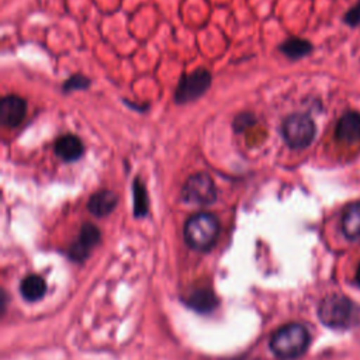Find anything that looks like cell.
<instances>
[{
    "instance_id": "2e32d148",
    "label": "cell",
    "mask_w": 360,
    "mask_h": 360,
    "mask_svg": "<svg viewBox=\"0 0 360 360\" xmlns=\"http://www.w3.org/2000/svg\"><path fill=\"white\" fill-rule=\"evenodd\" d=\"M215 295L210 290H197L190 294L188 305L193 307L195 311L208 312L215 307Z\"/></svg>"
},
{
    "instance_id": "6da1fadb",
    "label": "cell",
    "mask_w": 360,
    "mask_h": 360,
    "mask_svg": "<svg viewBox=\"0 0 360 360\" xmlns=\"http://www.w3.org/2000/svg\"><path fill=\"white\" fill-rule=\"evenodd\" d=\"M309 345V332L301 323H287L270 338V349L276 357L291 360L300 357Z\"/></svg>"
},
{
    "instance_id": "ba28073f",
    "label": "cell",
    "mask_w": 360,
    "mask_h": 360,
    "mask_svg": "<svg viewBox=\"0 0 360 360\" xmlns=\"http://www.w3.org/2000/svg\"><path fill=\"white\" fill-rule=\"evenodd\" d=\"M100 240V231L93 224H83L79 232V238L72 243L69 256L73 260H84L89 256L90 249Z\"/></svg>"
},
{
    "instance_id": "9a60e30c",
    "label": "cell",
    "mask_w": 360,
    "mask_h": 360,
    "mask_svg": "<svg viewBox=\"0 0 360 360\" xmlns=\"http://www.w3.org/2000/svg\"><path fill=\"white\" fill-rule=\"evenodd\" d=\"M132 195H134V215L136 218H142L148 214V193L145 184L141 181L139 177L134 180L132 184Z\"/></svg>"
},
{
    "instance_id": "277c9868",
    "label": "cell",
    "mask_w": 360,
    "mask_h": 360,
    "mask_svg": "<svg viewBox=\"0 0 360 360\" xmlns=\"http://www.w3.org/2000/svg\"><path fill=\"white\" fill-rule=\"evenodd\" d=\"M281 135L291 149H305L315 136V124L307 114H291L281 124Z\"/></svg>"
},
{
    "instance_id": "8fae6325",
    "label": "cell",
    "mask_w": 360,
    "mask_h": 360,
    "mask_svg": "<svg viewBox=\"0 0 360 360\" xmlns=\"http://www.w3.org/2000/svg\"><path fill=\"white\" fill-rule=\"evenodd\" d=\"M117 202L118 197L115 193H112L111 190H100L90 197L87 202V210L94 217H105L115 208Z\"/></svg>"
},
{
    "instance_id": "e0dca14e",
    "label": "cell",
    "mask_w": 360,
    "mask_h": 360,
    "mask_svg": "<svg viewBox=\"0 0 360 360\" xmlns=\"http://www.w3.org/2000/svg\"><path fill=\"white\" fill-rule=\"evenodd\" d=\"M90 86V80L83 75H73L63 83V91L84 90Z\"/></svg>"
},
{
    "instance_id": "5bb4252c",
    "label": "cell",
    "mask_w": 360,
    "mask_h": 360,
    "mask_svg": "<svg viewBox=\"0 0 360 360\" xmlns=\"http://www.w3.org/2000/svg\"><path fill=\"white\" fill-rule=\"evenodd\" d=\"M311 49H312V45L307 39L297 38V37L288 38L280 45V52L292 60L308 55Z\"/></svg>"
},
{
    "instance_id": "d6986e66",
    "label": "cell",
    "mask_w": 360,
    "mask_h": 360,
    "mask_svg": "<svg viewBox=\"0 0 360 360\" xmlns=\"http://www.w3.org/2000/svg\"><path fill=\"white\" fill-rule=\"evenodd\" d=\"M345 21L350 25H357L360 24V0L346 13Z\"/></svg>"
},
{
    "instance_id": "7a4b0ae2",
    "label": "cell",
    "mask_w": 360,
    "mask_h": 360,
    "mask_svg": "<svg viewBox=\"0 0 360 360\" xmlns=\"http://www.w3.org/2000/svg\"><path fill=\"white\" fill-rule=\"evenodd\" d=\"M219 222L210 212H198L190 217L184 225V240L194 250H208L217 240Z\"/></svg>"
},
{
    "instance_id": "9c48e42d",
    "label": "cell",
    "mask_w": 360,
    "mask_h": 360,
    "mask_svg": "<svg viewBox=\"0 0 360 360\" xmlns=\"http://www.w3.org/2000/svg\"><path fill=\"white\" fill-rule=\"evenodd\" d=\"M335 136L345 145H354L360 141V114L347 111L336 124Z\"/></svg>"
},
{
    "instance_id": "52a82bcc",
    "label": "cell",
    "mask_w": 360,
    "mask_h": 360,
    "mask_svg": "<svg viewBox=\"0 0 360 360\" xmlns=\"http://www.w3.org/2000/svg\"><path fill=\"white\" fill-rule=\"evenodd\" d=\"M27 112V103L17 94H7L0 100V121L7 128L18 127Z\"/></svg>"
},
{
    "instance_id": "4fadbf2b",
    "label": "cell",
    "mask_w": 360,
    "mask_h": 360,
    "mask_svg": "<svg viewBox=\"0 0 360 360\" xmlns=\"http://www.w3.org/2000/svg\"><path fill=\"white\" fill-rule=\"evenodd\" d=\"M45 290H46V284L44 281V278L41 276H38V274L27 276L21 281V285H20L21 295L27 301H30V302L41 300L44 297V294H45Z\"/></svg>"
},
{
    "instance_id": "ffe728a7",
    "label": "cell",
    "mask_w": 360,
    "mask_h": 360,
    "mask_svg": "<svg viewBox=\"0 0 360 360\" xmlns=\"http://www.w3.org/2000/svg\"><path fill=\"white\" fill-rule=\"evenodd\" d=\"M356 283L360 285V263H359L357 270H356Z\"/></svg>"
},
{
    "instance_id": "8992f818",
    "label": "cell",
    "mask_w": 360,
    "mask_h": 360,
    "mask_svg": "<svg viewBox=\"0 0 360 360\" xmlns=\"http://www.w3.org/2000/svg\"><path fill=\"white\" fill-rule=\"evenodd\" d=\"M211 84V75L207 69H195L191 73L183 75L174 91V101L177 104H187L200 98Z\"/></svg>"
},
{
    "instance_id": "7c38bea8",
    "label": "cell",
    "mask_w": 360,
    "mask_h": 360,
    "mask_svg": "<svg viewBox=\"0 0 360 360\" xmlns=\"http://www.w3.org/2000/svg\"><path fill=\"white\" fill-rule=\"evenodd\" d=\"M343 235L353 242H360V201L346 207L342 215Z\"/></svg>"
},
{
    "instance_id": "30bf717a",
    "label": "cell",
    "mask_w": 360,
    "mask_h": 360,
    "mask_svg": "<svg viewBox=\"0 0 360 360\" xmlns=\"http://www.w3.org/2000/svg\"><path fill=\"white\" fill-rule=\"evenodd\" d=\"M53 150H55V155L60 160L70 163V162H75L79 158H82V155L84 152V145L80 141V138H77L76 135L66 134L56 139Z\"/></svg>"
},
{
    "instance_id": "ac0fdd59",
    "label": "cell",
    "mask_w": 360,
    "mask_h": 360,
    "mask_svg": "<svg viewBox=\"0 0 360 360\" xmlns=\"http://www.w3.org/2000/svg\"><path fill=\"white\" fill-rule=\"evenodd\" d=\"M256 122V117L252 112H240L235 117L232 122V128L235 132H243L249 127H252Z\"/></svg>"
},
{
    "instance_id": "5b68a950",
    "label": "cell",
    "mask_w": 360,
    "mask_h": 360,
    "mask_svg": "<svg viewBox=\"0 0 360 360\" xmlns=\"http://www.w3.org/2000/svg\"><path fill=\"white\" fill-rule=\"evenodd\" d=\"M180 197L186 204L210 205L217 200V187L207 173H195L183 184Z\"/></svg>"
},
{
    "instance_id": "3957f363",
    "label": "cell",
    "mask_w": 360,
    "mask_h": 360,
    "mask_svg": "<svg viewBox=\"0 0 360 360\" xmlns=\"http://www.w3.org/2000/svg\"><path fill=\"white\" fill-rule=\"evenodd\" d=\"M356 315L354 304L342 294H330L325 297L318 307L321 322L329 328H347L354 323Z\"/></svg>"
}]
</instances>
